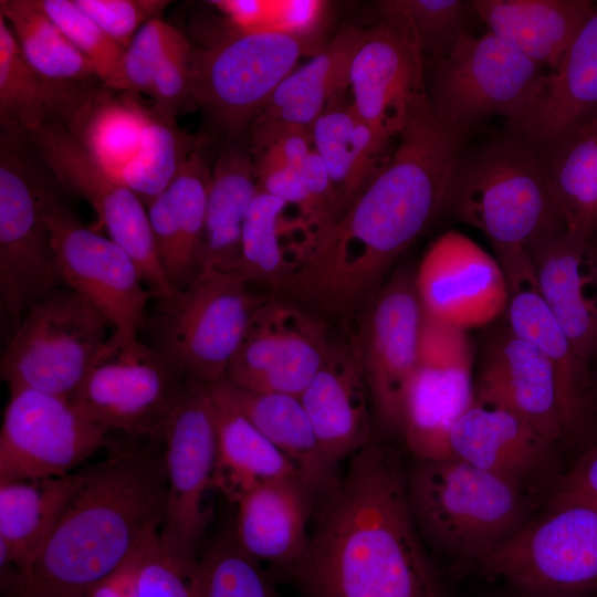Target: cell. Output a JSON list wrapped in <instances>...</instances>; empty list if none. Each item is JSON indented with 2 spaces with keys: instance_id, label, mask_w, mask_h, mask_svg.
Returning <instances> with one entry per match:
<instances>
[{
  "instance_id": "40",
  "label": "cell",
  "mask_w": 597,
  "mask_h": 597,
  "mask_svg": "<svg viewBox=\"0 0 597 597\" xmlns=\"http://www.w3.org/2000/svg\"><path fill=\"white\" fill-rule=\"evenodd\" d=\"M553 191L567 230L597 234V113L547 155Z\"/></svg>"
},
{
  "instance_id": "37",
  "label": "cell",
  "mask_w": 597,
  "mask_h": 597,
  "mask_svg": "<svg viewBox=\"0 0 597 597\" xmlns=\"http://www.w3.org/2000/svg\"><path fill=\"white\" fill-rule=\"evenodd\" d=\"M208 387L217 428L212 486L237 504L262 483L287 478L301 480L294 464L232 404L219 384Z\"/></svg>"
},
{
  "instance_id": "55",
  "label": "cell",
  "mask_w": 597,
  "mask_h": 597,
  "mask_svg": "<svg viewBox=\"0 0 597 597\" xmlns=\"http://www.w3.org/2000/svg\"><path fill=\"white\" fill-rule=\"evenodd\" d=\"M590 408L593 413L597 415V379L593 381L591 390H590Z\"/></svg>"
},
{
  "instance_id": "28",
  "label": "cell",
  "mask_w": 597,
  "mask_h": 597,
  "mask_svg": "<svg viewBox=\"0 0 597 597\" xmlns=\"http://www.w3.org/2000/svg\"><path fill=\"white\" fill-rule=\"evenodd\" d=\"M212 172L196 149L169 186L147 205L149 223L168 283L182 291L202 271L201 245Z\"/></svg>"
},
{
  "instance_id": "1",
  "label": "cell",
  "mask_w": 597,
  "mask_h": 597,
  "mask_svg": "<svg viewBox=\"0 0 597 597\" xmlns=\"http://www.w3.org/2000/svg\"><path fill=\"white\" fill-rule=\"evenodd\" d=\"M469 132L444 121L427 101L384 167L279 295L339 320L367 304L395 261L443 213L451 171Z\"/></svg>"
},
{
  "instance_id": "41",
  "label": "cell",
  "mask_w": 597,
  "mask_h": 597,
  "mask_svg": "<svg viewBox=\"0 0 597 597\" xmlns=\"http://www.w3.org/2000/svg\"><path fill=\"white\" fill-rule=\"evenodd\" d=\"M0 14L8 22L22 56L41 76L86 85L100 81L91 62L45 13L39 0H1Z\"/></svg>"
},
{
  "instance_id": "16",
  "label": "cell",
  "mask_w": 597,
  "mask_h": 597,
  "mask_svg": "<svg viewBox=\"0 0 597 597\" xmlns=\"http://www.w3.org/2000/svg\"><path fill=\"white\" fill-rule=\"evenodd\" d=\"M422 316L415 271L401 268L368 301L350 342L375 419L389 434H401L404 398L418 365Z\"/></svg>"
},
{
  "instance_id": "48",
  "label": "cell",
  "mask_w": 597,
  "mask_h": 597,
  "mask_svg": "<svg viewBox=\"0 0 597 597\" xmlns=\"http://www.w3.org/2000/svg\"><path fill=\"white\" fill-rule=\"evenodd\" d=\"M195 49L184 36L158 64L148 95L153 108L164 118L175 122L176 116L192 103Z\"/></svg>"
},
{
  "instance_id": "31",
  "label": "cell",
  "mask_w": 597,
  "mask_h": 597,
  "mask_svg": "<svg viewBox=\"0 0 597 597\" xmlns=\"http://www.w3.org/2000/svg\"><path fill=\"white\" fill-rule=\"evenodd\" d=\"M97 85L60 83L36 73L22 56L0 14V125L27 133L50 123L69 127L90 103Z\"/></svg>"
},
{
  "instance_id": "52",
  "label": "cell",
  "mask_w": 597,
  "mask_h": 597,
  "mask_svg": "<svg viewBox=\"0 0 597 597\" xmlns=\"http://www.w3.org/2000/svg\"><path fill=\"white\" fill-rule=\"evenodd\" d=\"M209 3L226 17L230 32L254 33L271 31L273 1L214 0Z\"/></svg>"
},
{
  "instance_id": "13",
  "label": "cell",
  "mask_w": 597,
  "mask_h": 597,
  "mask_svg": "<svg viewBox=\"0 0 597 597\" xmlns=\"http://www.w3.org/2000/svg\"><path fill=\"white\" fill-rule=\"evenodd\" d=\"M167 474L165 520L159 540L171 559L195 565L198 545L209 520L203 498L212 486L217 459V428L208 385L186 377L165 427Z\"/></svg>"
},
{
  "instance_id": "3",
  "label": "cell",
  "mask_w": 597,
  "mask_h": 597,
  "mask_svg": "<svg viewBox=\"0 0 597 597\" xmlns=\"http://www.w3.org/2000/svg\"><path fill=\"white\" fill-rule=\"evenodd\" d=\"M166 498L160 442L132 441L87 468L24 576L23 597H86L159 532Z\"/></svg>"
},
{
  "instance_id": "23",
  "label": "cell",
  "mask_w": 597,
  "mask_h": 597,
  "mask_svg": "<svg viewBox=\"0 0 597 597\" xmlns=\"http://www.w3.org/2000/svg\"><path fill=\"white\" fill-rule=\"evenodd\" d=\"M474 387L476 400L513 412L557 447L572 437L551 363L507 325L488 341Z\"/></svg>"
},
{
  "instance_id": "8",
  "label": "cell",
  "mask_w": 597,
  "mask_h": 597,
  "mask_svg": "<svg viewBox=\"0 0 597 597\" xmlns=\"http://www.w3.org/2000/svg\"><path fill=\"white\" fill-rule=\"evenodd\" d=\"M265 297L234 273L202 270L188 287L157 301L149 323L154 348L185 377L218 383L227 377L249 322Z\"/></svg>"
},
{
  "instance_id": "10",
  "label": "cell",
  "mask_w": 597,
  "mask_h": 597,
  "mask_svg": "<svg viewBox=\"0 0 597 597\" xmlns=\"http://www.w3.org/2000/svg\"><path fill=\"white\" fill-rule=\"evenodd\" d=\"M106 317L70 289L36 302L13 331L0 366L10 390L29 388L73 399L104 345Z\"/></svg>"
},
{
  "instance_id": "18",
  "label": "cell",
  "mask_w": 597,
  "mask_h": 597,
  "mask_svg": "<svg viewBox=\"0 0 597 597\" xmlns=\"http://www.w3.org/2000/svg\"><path fill=\"white\" fill-rule=\"evenodd\" d=\"M329 344L320 315L284 296H266L254 311L226 378L251 390L300 397Z\"/></svg>"
},
{
  "instance_id": "47",
  "label": "cell",
  "mask_w": 597,
  "mask_h": 597,
  "mask_svg": "<svg viewBox=\"0 0 597 597\" xmlns=\"http://www.w3.org/2000/svg\"><path fill=\"white\" fill-rule=\"evenodd\" d=\"M182 38V33L161 18L145 23L125 50L123 59L125 92L134 95L148 94L158 64Z\"/></svg>"
},
{
  "instance_id": "51",
  "label": "cell",
  "mask_w": 597,
  "mask_h": 597,
  "mask_svg": "<svg viewBox=\"0 0 597 597\" xmlns=\"http://www.w3.org/2000/svg\"><path fill=\"white\" fill-rule=\"evenodd\" d=\"M326 2L318 0L273 1L272 32L296 38L307 44L321 27Z\"/></svg>"
},
{
  "instance_id": "22",
  "label": "cell",
  "mask_w": 597,
  "mask_h": 597,
  "mask_svg": "<svg viewBox=\"0 0 597 597\" xmlns=\"http://www.w3.org/2000/svg\"><path fill=\"white\" fill-rule=\"evenodd\" d=\"M449 458L494 473L548 498L559 479L557 446L513 412L474 398L452 427Z\"/></svg>"
},
{
  "instance_id": "24",
  "label": "cell",
  "mask_w": 597,
  "mask_h": 597,
  "mask_svg": "<svg viewBox=\"0 0 597 597\" xmlns=\"http://www.w3.org/2000/svg\"><path fill=\"white\" fill-rule=\"evenodd\" d=\"M535 286L590 367L597 357V245L574 231L538 239L526 248Z\"/></svg>"
},
{
  "instance_id": "14",
  "label": "cell",
  "mask_w": 597,
  "mask_h": 597,
  "mask_svg": "<svg viewBox=\"0 0 597 597\" xmlns=\"http://www.w3.org/2000/svg\"><path fill=\"white\" fill-rule=\"evenodd\" d=\"M27 134L61 188L94 209L95 230L104 228L109 239L133 258L153 297L160 301L175 294L161 268L140 198L103 169L65 125L50 123Z\"/></svg>"
},
{
  "instance_id": "5",
  "label": "cell",
  "mask_w": 597,
  "mask_h": 597,
  "mask_svg": "<svg viewBox=\"0 0 597 597\" xmlns=\"http://www.w3.org/2000/svg\"><path fill=\"white\" fill-rule=\"evenodd\" d=\"M407 494L425 544L455 569H476L537 513V496L455 458L417 461Z\"/></svg>"
},
{
  "instance_id": "45",
  "label": "cell",
  "mask_w": 597,
  "mask_h": 597,
  "mask_svg": "<svg viewBox=\"0 0 597 597\" xmlns=\"http://www.w3.org/2000/svg\"><path fill=\"white\" fill-rule=\"evenodd\" d=\"M201 558L207 597H280L260 562L242 551L233 535L216 542Z\"/></svg>"
},
{
  "instance_id": "46",
  "label": "cell",
  "mask_w": 597,
  "mask_h": 597,
  "mask_svg": "<svg viewBox=\"0 0 597 597\" xmlns=\"http://www.w3.org/2000/svg\"><path fill=\"white\" fill-rule=\"evenodd\" d=\"M207 570L202 558L180 564L161 548L159 532L143 545L135 576V597H207Z\"/></svg>"
},
{
  "instance_id": "38",
  "label": "cell",
  "mask_w": 597,
  "mask_h": 597,
  "mask_svg": "<svg viewBox=\"0 0 597 597\" xmlns=\"http://www.w3.org/2000/svg\"><path fill=\"white\" fill-rule=\"evenodd\" d=\"M209 188L201 245L202 270L234 273L242 228L258 195L256 168L249 148L232 143L221 151Z\"/></svg>"
},
{
  "instance_id": "19",
  "label": "cell",
  "mask_w": 597,
  "mask_h": 597,
  "mask_svg": "<svg viewBox=\"0 0 597 597\" xmlns=\"http://www.w3.org/2000/svg\"><path fill=\"white\" fill-rule=\"evenodd\" d=\"M46 221L63 284L94 305L115 332L137 336L146 325L149 292L133 258L85 227L62 200Z\"/></svg>"
},
{
  "instance_id": "36",
  "label": "cell",
  "mask_w": 597,
  "mask_h": 597,
  "mask_svg": "<svg viewBox=\"0 0 597 597\" xmlns=\"http://www.w3.org/2000/svg\"><path fill=\"white\" fill-rule=\"evenodd\" d=\"M365 35L366 30L358 28L339 31L281 82L253 124H290L311 129L349 86L352 63Z\"/></svg>"
},
{
  "instance_id": "44",
  "label": "cell",
  "mask_w": 597,
  "mask_h": 597,
  "mask_svg": "<svg viewBox=\"0 0 597 597\" xmlns=\"http://www.w3.org/2000/svg\"><path fill=\"white\" fill-rule=\"evenodd\" d=\"M45 13L91 62L102 86L125 92V49L112 39L74 0H39Z\"/></svg>"
},
{
  "instance_id": "20",
  "label": "cell",
  "mask_w": 597,
  "mask_h": 597,
  "mask_svg": "<svg viewBox=\"0 0 597 597\" xmlns=\"http://www.w3.org/2000/svg\"><path fill=\"white\" fill-rule=\"evenodd\" d=\"M415 277L423 311L464 329L493 322L509 303V284L498 260L455 230L430 243Z\"/></svg>"
},
{
  "instance_id": "27",
  "label": "cell",
  "mask_w": 597,
  "mask_h": 597,
  "mask_svg": "<svg viewBox=\"0 0 597 597\" xmlns=\"http://www.w3.org/2000/svg\"><path fill=\"white\" fill-rule=\"evenodd\" d=\"M313 502L298 478L262 483L237 503L234 540L248 555L291 578L308 556Z\"/></svg>"
},
{
  "instance_id": "2",
  "label": "cell",
  "mask_w": 597,
  "mask_h": 597,
  "mask_svg": "<svg viewBox=\"0 0 597 597\" xmlns=\"http://www.w3.org/2000/svg\"><path fill=\"white\" fill-rule=\"evenodd\" d=\"M318 500L308 556L291 576L304 597H444L395 450L367 444Z\"/></svg>"
},
{
  "instance_id": "25",
  "label": "cell",
  "mask_w": 597,
  "mask_h": 597,
  "mask_svg": "<svg viewBox=\"0 0 597 597\" xmlns=\"http://www.w3.org/2000/svg\"><path fill=\"white\" fill-rule=\"evenodd\" d=\"M597 113V4L558 66L546 74L530 113L512 125V134L548 155Z\"/></svg>"
},
{
  "instance_id": "42",
  "label": "cell",
  "mask_w": 597,
  "mask_h": 597,
  "mask_svg": "<svg viewBox=\"0 0 597 597\" xmlns=\"http://www.w3.org/2000/svg\"><path fill=\"white\" fill-rule=\"evenodd\" d=\"M469 1L383 0L377 2L380 21L398 29L431 59L446 55L459 34Z\"/></svg>"
},
{
  "instance_id": "12",
  "label": "cell",
  "mask_w": 597,
  "mask_h": 597,
  "mask_svg": "<svg viewBox=\"0 0 597 597\" xmlns=\"http://www.w3.org/2000/svg\"><path fill=\"white\" fill-rule=\"evenodd\" d=\"M311 45L279 32H228L195 49L192 103L231 138L259 117Z\"/></svg>"
},
{
  "instance_id": "17",
  "label": "cell",
  "mask_w": 597,
  "mask_h": 597,
  "mask_svg": "<svg viewBox=\"0 0 597 597\" xmlns=\"http://www.w3.org/2000/svg\"><path fill=\"white\" fill-rule=\"evenodd\" d=\"M107 432L71 399L11 389L0 431V481L69 474L106 444Z\"/></svg>"
},
{
  "instance_id": "26",
  "label": "cell",
  "mask_w": 597,
  "mask_h": 597,
  "mask_svg": "<svg viewBox=\"0 0 597 597\" xmlns=\"http://www.w3.org/2000/svg\"><path fill=\"white\" fill-rule=\"evenodd\" d=\"M298 398L334 465L370 443L371 402L352 343L329 344L321 368Z\"/></svg>"
},
{
  "instance_id": "4",
  "label": "cell",
  "mask_w": 597,
  "mask_h": 597,
  "mask_svg": "<svg viewBox=\"0 0 597 597\" xmlns=\"http://www.w3.org/2000/svg\"><path fill=\"white\" fill-rule=\"evenodd\" d=\"M443 212L488 238L510 292L535 283L527 245L566 230L544 156L514 135L459 155Z\"/></svg>"
},
{
  "instance_id": "50",
  "label": "cell",
  "mask_w": 597,
  "mask_h": 597,
  "mask_svg": "<svg viewBox=\"0 0 597 597\" xmlns=\"http://www.w3.org/2000/svg\"><path fill=\"white\" fill-rule=\"evenodd\" d=\"M249 149L254 163L302 170L314 147L308 128L290 124H252Z\"/></svg>"
},
{
  "instance_id": "53",
  "label": "cell",
  "mask_w": 597,
  "mask_h": 597,
  "mask_svg": "<svg viewBox=\"0 0 597 597\" xmlns=\"http://www.w3.org/2000/svg\"><path fill=\"white\" fill-rule=\"evenodd\" d=\"M551 494L580 496L597 503V444L559 476Z\"/></svg>"
},
{
  "instance_id": "43",
  "label": "cell",
  "mask_w": 597,
  "mask_h": 597,
  "mask_svg": "<svg viewBox=\"0 0 597 597\" xmlns=\"http://www.w3.org/2000/svg\"><path fill=\"white\" fill-rule=\"evenodd\" d=\"M196 149L195 138L153 108L142 151L122 181L147 205L169 186Z\"/></svg>"
},
{
  "instance_id": "11",
  "label": "cell",
  "mask_w": 597,
  "mask_h": 597,
  "mask_svg": "<svg viewBox=\"0 0 597 597\" xmlns=\"http://www.w3.org/2000/svg\"><path fill=\"white\" fill-rule=\"evenodd\" d=\"M186 377L137 336L117 332L94 358L72 401L107 431L130 441L163 442Z\"/></svg>"
},
{
  "instance_id": "34",
  "label": "cell",
  "mask_w": 597,
  "mask_h": 597,
  "mask_svg": "<svg viewBox=\"0 0 597 597\" xmlns=\"http://www.w3.org/2000/svg\"><path fill=\"white\" fill-rule=\"evenodd\" d=\"M313 147L334 188L339 217L384 167L391 139L374 130L341 97L311 127Z\"/></svg>"
},
{
  "instance_id": "39",
  "label": "cell",
  "mask_w": 597,
  "mask_h": 597,
  "mask_svg": "<svg viewBox=\"0 0 597 597\" xmlns=\"http://www.w3.org/2000/svg\"><path fill=\"white\" fill-rule=\"evenodd\" d=\"M151 107L137 95L101 86L67 127L90 156L122 181L145 143Z\"/></svg>"
},
{
  "instance_id": "56",
  "label": "cell",
  "mask_w": 597,
  "mask_h": 597,
  "mask_svg": "<svg viewBox=\"0 0 597 597\" xmlns=\"http://www.w3.org/2000/svg\"><path fill=\"white\" fill-rule=\"evenodd\" d=\"M524 597H541V596H537V595H534V594L526 593Z\"/></svg>"
},
{
  "instance_id": "33",
  "label": "cell",
  "mask_w": 597,
  "mask_h": 597,
  "mask_svg": "<svg viewBox=\"0 0 597 597\" xmlns=\"http://www.w3.org/2000/svg\"><path fill=\"white\" fill-rule=\"evenodd\" d=\"M313 248V238L296 213L284 201L258 191L243 223L234 274L277 292L302 268Z\"/></svg>"
},
{
  "instance_id": "6",
  "label": "cell",
  "mask_w": 597,
  "mask_h": 597,
  "mask_svg": "<svg viewBox=\"0 0 597 597\" xmlns=\"http://www.w3.org/2000/svg\"><path fill=\"white\" fill-rule=\"evenodd\" d=\"M61 189L27 132L1 127L0 308L13 331L36 302L63 285L46 221Z\"/></svg>"
},
{
  "instance_id": "21",
  "label": "cell",
  "mask_w": 597,
  "mask_h": 597,
  "mask_svg": "<svg viewBox=\"0 0 597 597\" xmlns=\"http://www.w3.org/2000/svg\"><path fill=\"white\" fill-rule=\"evenodd\" d=\"M423 57L412 41L387 22L366 30L350 67L352 104L385 138L398 137L428 101Z\"/></svg>"
},
{
  "instance_id": "32",
  "label": "cell",
  "mask_w": 597,
  "mask_h": 597,
  "mask_svg": "<svg viewBox=\"0 0 597 597\" xmlns=\"http://www.w3.org/2000/svg\"><path fill=\"white\" fill-rule=\"evenodd\" d=\"M85 475L86 469L39 480L0 481V563L13 564L25 576Z\"/></svg>"
},
{
  "instance_id": "54",
  "label": "cell",
  "mask_w": 597,
  "mask_h": 597,
  "mask_svg": "<svg viewBox=\"0 0 597 597\" xmlns=\"http://www.w3.org/2000/svg\"><path fill=\"white\" fill-rule=\"evenodd\" d=\"M143 545L116 570L95 585L86 597H135V576Z\"/></svg>"
},
{
  "instance_id": "7",
  "label": "cell",
  "mask_w": 597,
  "mask_h": 597,
  "mask_svg": "<svg viewBox=\"0 0 597 597\" xmlns=\"http://www.w3.org/2000/svg\"><path fill=\"white\" fill-rule=\"evenodd\" d=\"M476 570L541 597L597 595V503L551 494Z\"/></svg>"
},
{
  "instance_id": "9",
  "label": "cell",
  "mask_w": 597,
  "mask_h": 597,
  "mask_svg": "<svg viewBox=\"0 0 597 597\" xmlns=\"http://www.w3.org/2000/svg\"><path fill=\"white\" fill-rule=\"evenodd\" d=\"M431 60L426 81L431 107L468 130L491 116L504 117L506 126L524 118L547 74L490 31L475 36L464 30L446 55Z\"/></svg>"
},
{
  "instance_id": "30",
  "label": "cell",
  "mask_w": 597,
  "mask_h": 597,
  "mask_svg": "<svg viewBox=\"0 0 597 597\" xmlns=\"http://www.w3.org/2000/svg\"><path fill=\"white\" fill-rule=\"evenodd\" d=\"M218 384L248 420L294 464L314 500L338 482L336 465L323 453L298 397L251 390L228 378Z\"/></svg>"
},
{
  "instance_id": "35",
  "label": "cell",
  "mask_w": 597,
  "mask_h": 597,
  "mask_svg": "<svg viewBox=\"0 0 597 597\" xmlns=\"http://www.w3.org/2000/svg\"><path fill=\"white\" fill-rule=\"evenodd\" d=\"M507 326L535 345L551 363L559 386L572 437L593 420L589 394L591 367L577 355L570 341L538 294L535 283L510 292L505 310Z\"/></svg>"
},
{
  "instance_id": "49",
  "label": "cell",
  "mask_w": 597,
  "mask_h": 597,
  "mask_svg": "<svg viewBox=\"0 0 597 597\" xmlns=\"http://www.w3.org/2000/svg\"><path fill=\"white\" fill-rule=\"evenodd\" d=\"M112 39L125 50L137 31L160 18L167 0H74Z\"/></svg>"
},
{
  "instance_id": "57",
  "label": "cell",
  "mask_w": 597,
  "mask_h": 597,
  "mask_svg": "<svg viewBox=\"0 0 597 597\" xmlns=\"http://www.w3.org/2000/svg\"><path fill=\"white\" fill-rule=\"evenodd\" d=\"M594 363H597V357H596V359H595V362H594ZM596 378H597V377H596Z\"/></svg>"
},
{
  "instance_id": "29",
  "label": "cell",
  "mask_w": 597,
  "mask_h": 597,
  "mask_svg": "<svg viewBox=\"0 0 597 597\" xmlns=\"http://www.w3.org/2000/svg\"><path fill=\"white\" fill-rule=\"evenodd\" d=\"M490 32L554 71L595 10L589 0H472Z\"/></svg>"
},
{
  "instance_id": "15",
  "label": "cell",
  "mask_w": 597,
  "mask_h": 597,
  "mask_svg": "<svg viewBox=\"0 0 597 597\" xmlns=\"http://www.w3.org/2000/svg\"><path fill=\"white\" fill-rule=\"evenodd\" d=\"M472 348L467 329L423 311L418 365L407 386L401 436L416 461L449 458V436L473 404Z\"/></svg>"
}]
</instances>
